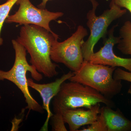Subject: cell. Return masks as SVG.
Returning a JSON list of instances; mask_svg holds the SVG:
<instances>
[{
	"mask_svg": "<svg viewBox=\"0 0 131 131\" xmlns=\"http://www.w3.org/2000/svg\"><path fill=\"white\" fill-rule=\"evenodd\" d=\"M59 38L41 27L33 25H23L16 40L22 45L30 56V62L39 73L50 78L57 75L56 64L50 58L52 45Z\"/></svg>",
	"mask_w": 131,
	"mask_h": 131,
	"instance_id": "obj_1",
	"label": "cell"
},
{
	"mask_svg": "<svg viewBox=\"0 0 131 131\" xmlns=\"http://www.w3.org/2000/svg\"><path fill=\"white\" fill-rule=\"evenodd\" d=\"M52 103L54 113L78 108L88 109L98 103L115 107L114 102L111 99L95 90L80 83L70 81L62 84Z\"/></svg>",
	"mask_w": 131,
	"mask_h": 131,
	"instance_id": "obj_2",
	"label": "cell"
},
{
	"mask_svg": "<svg viewBox=\"0 0 131 131\" xmlns=\"http://www.w3.org/2000/svg\"><path fill=\"white\" fill-rule=\"evenodd\" d=\"M12 43L15 51L14 64L8 71L0 70V81L8 80L18 88L24 95L27 104L26 108L29 112L33 111L43 113L44 110L42 106L34 98L29 91L26 75L27 72H30L33 79L37 81L42 80L43 75L33 66L28 63L25 47L15 39L12 40Z\"/></svg>",
	"mask_w": 131,
	"mask_h": 131,
	"instance_id": "obj_3",
	"label": "cell"
},
{
	"mask_svg": "<svg viewBox=\"0 0 131 131\" xmlns=\"http://www.w3.org/2000/svg\"><path fill=\"white\" fill-rule=\"evenodd\" d=\"M116 68L84 61L80 69L73 72L74 75L69 80L91 87L111 99L119 94L122 88L121 81L113 78Z\"/></svg>",
	"mask_w": 131,
	"mask_h": 131,
	"instance_id": "obj_4",
	"label": "cell"
},
{
	"mask_svg": "<svg viewBox=\"0 0 131 131\" xmlns=\"http://www.w3.org/2000/svg\"><path fill=\"white\" fill-rule=\"evenodd\" d=\"M92 8L87 13V25L90 31V35L82 45V51L84 61H89L94 53L95 46L101 38L106 37L107 29L112 22L121 18L126 14V9H122L116 5L114 0L110 4L109 9L97 16L96 11L99 4L95 0H91Z\"/></svg>",
	"mask_w": 131,
	"mask_h": 131,
	"instance_id": "obj_5",
	"label": "cell"
},
{
	"mask_svg": "<svg viewBox=\"0 0 131 131\" xmlns=\"http://www.w3.org/2000/svg\"><path fill=\"white\" fill-rule=\"evenodd\" d=\"M88 35L86 28L80 25L75 32L64 41L59 42V38H56L51 50L52 61L63 64L73 72L78 71L84 61L82 46L84 38Z\"/></svg>",
	"mask_w": 131,
	"mask_h": 131,
	"instance_id": "obj_6",
	"label": "cell"
},
{
	"mask_svg": "<svg viewBox=\"0 0 131 131\" xmlns=\"http://www.w3.org/2000/svg\"><path fill=\"white\" fill-rule=\"evenodd\" d=\"M16 4L18 9L14 14L8 15L5 20L8 24L17 23L19 25H35L53 33L50 28V23L63 16L62 12H51L47 9L36 7L30 0H18Z\"/></svg>",
	"mask_w": 131,
	"mask_h": 131,
	"instance_id": "obj_7",
	"label": "cell"
},
{
	"mask_svg": "<svg viewBox=\"0 0 131 131\" xmlns=\"http://www.w3.org/2000/svg\"><path fill=\"white\" fill-rule=\"evenodd\" d=\"M117 26L118 25L114 26L107 32V37L103 39V46L98 51L94 52L89 62L114 68L122 67L131 73V58H122L116 56L114 52V46L119 40V37H115L114 35L115 29Z\"/></svg>",
	"mask_w": 131,
	"mask_h": 131,
	"instance_id": "obj_8",
	"label": "cell"
},
{
	"mask_svg": "<svg viewBox=\"0 0 131 131\" xmlns=\"http://www.w3.org/2000/svg\"><path fill=\"white\" fill-rule=\"evenodd\" d=\"M74 75L73 72L69 71L62 75L60 78L56 79L55 81L45 84H39L34 82L30 78L27 79L28 87L35 90L40 94L43 101L42 107L47 112V119L43 127L44 130H47L49 119L53 115L50 109V103L51 100L58 93L62 84L67 80H69Z\"/></svg>",
	"mask_w": 131,
	"mask_h": 131,
	"instance_id": "obj_9",
	"label": "cell"
},
{
	"mask_svg": "<svg viewBox=\"0 0 131 131\" xmlns=\"http://www.w3.org/2000/svg\"><path fill=\"white\" fill-rule=\"evenodd\" d=\"M100 103H98L88 110L78 108L64 110L62 113L70 131H77L82 126L91 125L95 121L100 113Z\"/></svg>",
	"mask_w": 131,
	"mask_h": 131,
	"instance_id": "obj_10",
	"label": "cell"
},
{
	"mask_svg": "<svg viewBox=\"0 0 131 131\" xmlns=\"http://www.w3.org/2000/svg\"><path fill=\"white\" fill-rule=\"evenodd\" d=\"M108 131H131V121L125 117L119 109L114 110L106 106L101 108Z\"/></svg>",
	"mask_w": 131,
	"mask_h": 131,
	"instance_id": "obj_11",
	"label": "cell"
},
{
	"mask_svg": "<svg viewBox=\"0 0 131 131\" xmlns=\"http://www.w3.org/2000/svg\"><path fill=\"white\" fill-rule=\"evenodd\" d=\"M119 40L117 49L123 54L131 56V22L124 23L119 31Z\"/></svg>",
	"mask_w": 131,
	"mask_h": 131,
	"instance_id": "obj_12",
	"label": "cell"
},
{
	"mask_svg": "<svg viewBox=\"0 0 131 131\" xmlns=\"http://www.w3.org/2000/svg\"><path fill=\"white\" fill-rule=\"evenodd\" d=\"M18 0H9L6 3L0 5V46L3 44V40L1 37V32L4 22L9 15L12 8Z\"/></svg>",
	"mask_w": 131,
	"mask_h": 131,
	"instance_id": "obj_13",
	"label": "cell"
},
{
	"mask_svg": "<svg viewBox=\"0 0 131 131\" xmlns=\"http://www.w3.org/2000/svg\"><path fill=\"white\" fill-rule=\"evenodd\" d=\"M52 130L54 131H68L65 126L62 113H55L51 117Z\"/></svg>",
	"mask_w": 131,
	"mask_h": 131,
	"instance_id": "obj_14",
	"label": "cell"
},
{
	"mask_svg": "<svg viewBox=\"0 0 131 131\" xmlns=\"http://www.w3.org/2000/svg\"><path fill=\"white\" fill-rule=\"evenodd\" d=\"M80 131H108L107 127L103 115L100 113L97 119L86 128Z\"/></svg>",
	"mask_w": 131,
	"mask_h": 131,
	"instance_id": "obj_15",
	"label": "cell"
},
{
	"mask_svg": "<svg viewBox=\"0 0 131 131\" xmlns=\"http://www.w3.org/2000/svg\"><path fill=\"white\" fill-rule=\"evenodd\" d=\"M113 78L117 80H124L131 82V73L127 72L120 68H116L113 74ZM128 93L131 95V85L128 91Z\"/></svg>",
	"mask_w": 131,
	"mask_h": 131,
	"instance_id": "obj_16",
	"label": "cell"
},
{
	"mask_svg": "<svg viewBox=\"0 0 131 131\" xmlns=\"http://www.w3.org/2000/svg\"><path fill=\"white\" fill-rule=\"evenodd\" d=\"M115 4L121 8L129 10L131 14V0H114Z\"/></svg>",
	"mask_w": 131,
	"mask_h": 131,
	"instance_id": "obj_17",
	"label": "cell"
},
{
	"mask_svg": "<svg viewBox=\"0 0 131 131\" xmlns=\"http://www.w3.org/2000/svg\"><path fill=\"white\" fill-rule=\"evenodd\" d=\"M50 1H51V0H42V2L38 6V7L39 8L45 9L47 2Z\"/></svg>",
	"mask_w": 131,
	"mask_h": 131,
	"instance_id": "obj_18",
	"label": "cell"
},
{
	"mask_svg": "<svg viewBox=\"0 0 131 131\" xmlns=\"http://www.w3.org/2000/svg\"><path fill=\"white\" fill-rule=\"evenodd\" d=\"M1 94H0V100H1Z\"/></svg>",
	"mask_w": 131,
	"mask_h": 131,
	"instance_id": "obj_19",
	"label": "cell"
},
{
	"mask_svg": "<svg viewBox=\"0 0 131 131\" xmlns=\"http://www.w3.org/2000/svg\"><path fill=\"white\" fill-rule=\"evenodd\" d=\"M9 1V0H7V1Z\"/></svg>",
	"mask_w": 131,
	"mask_h": 131,
	"instance_id": "obj_20",
	"label": "cell"
}]
</instances>
